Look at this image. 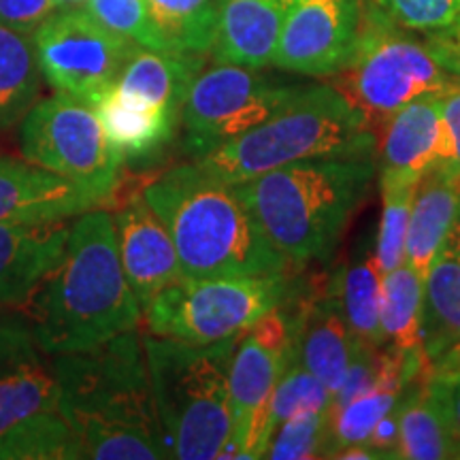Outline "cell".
<instances>
[{
	"mask_svg": "<svg viewBox=\"0 0 460 460\" xmlns=\"http://www.w3.org/2000/svg\"><path fill=\"white\" fill-rule=\"evenodd\" d=\"M111 216L126 279L146 309L160 290L183 278L175 243L141 192Z\"/></svg>",
	"mask_w": 460,
	"mask_h": 460,
	"instance_id": "9a60e30c",
	"label": "cell"
},
{
	"mask_svg": "<svg viewBox=\"0 0 460 460\" xmlns=\"http://www.w3.org/2000/svg\"><path fill=\"white\" fill-rule=\"evenodd\" d=\"M337 75L335 85L365 111L373 130L396 109L454 82L427 41L411 37L373 3L362 17L354 54Z\"/></svg>",
	"mask_w": 460,
	"mask_h": 460,
	"instance_id": "9c48e42d",
	"label": "cell"
},
{
	"mask_svg": "<svg viewBox=\"0 0 460 460\" xmlns=\"http://www.w3.org/2000/svg\"><path fill=\"white\" fill-rule=\"evenodd\" d=\"M54 358L15 312L0 314V460H75Z\"/></svg>",
	"mask_w": 460,
	"mask_h": 460,
	"instance_id": "52a82bcc",
	"label": "cell"
},
{
	"mask_svg": "<svg viewBox=\"0 0 460 460\" xmlns=\"http://www.w3.org/2000/svg\"><path fill=\"white\" fill-rule=\"evenodd\" d=\"M32 41L45 82L90 105L111 88L137 48L84 7L60 9L32 34Z\"/></svg>",
	"mask_w": 460,
	"mask_h": 460,
	"instance_id": "4fadbf2b",
	"label": "cell"
},
{
	"mask_svg": "<svg viewBox=\"0 0 460 460\" xmlns=\"http://www.w3.org/2000/svg\"><path fill=\"white\" fill-rule=\"evenodd\" d=\"M15 312L49 356L84 352L139 331L143 309L126 279L107 209L73 217L60 258Z\"/></svg>",
	"mask_w": 460,
	"mask_h": 460,
	"instance_id": "6da1fadb",
	"label": "cell"
},
{
	"mask_svg": "<svg viewBox=\"0 0 460 460\" xmlns=\"http://www.w3.org/2000/svg\"><path fill=\"white\" fill-rule=\"evenodd\" d=\"M298 295L241 332L234 348L228 377L234 458H264L267 452L273 393L295 352Z\"/></svg>",
	"mask_w": 460,
	"mask_h": 460,
	"instance_id": "8fae6325",
	"label": "cell"
},
{
	"mask_svg": "<svg viewBox=\"0 0 460 460\" xmlns=\"http://www.w3.org/2000/svg\"><path fill=\"white\" fill-rule=\"evenodd\" d=\"M460 345V256L444 245L422 286L420 349L429 367Z\"/></svg>",
	"mask_w": 460,
	"mask_h": 460,
	"instance_id": "cb8c5ba5",
	"label": "cell"
},
{
	"mask_svg": "<svg viewBox=\"0 0 460 460\" xmlns=\"http://www.w3.org/2000/svg\"><path fill=\"white\" fill-rule=\"evenodd\" d=\"M141 194L169 230L183 278H256L296 269L267 239L233 183L197 163L158 172Z\"/></svg>",
	"mask_w": 460,
	"mask_h": 460,
	"instance_id": "3957f363",
	"label": "cell"
},
{
	"mask_svg": "<svg viewBox=\"0 0 460 460\" xmlns=\"http://www.w3.org/2000/svg\"><path fill=\"white\" fill-rule=\"evenodd\" d=\"M51 358L75 458H169L139 331Z\"/></svg>",
	"mask_w": 460,
	"mask_h": 460,
	"instance_id": "7a4b0ae2",
	"label": "cell"
},
{
	"mask_svg": "<svg viewBox=\"0 0 460 460\" xmlns=\"http://www.w3.org/2000/svg\"><path fill=\"white\" fill-rule=\"evenodd\" d=\"M376 7L407 31L439 32L460 17V0H376Z\"/></svg>",
	"mask_w": 460,
	"mask_h": 460,
	"instance_id": "836d02e7",
	"label": "cell"
},
{
	"mask_svg": "<svg viewBox=\"0 0 460 460\" xmlns=\"http://www.w3.org/2000/svg\"><path fill=\"white\" fill-rule=\"evenodd\" d=\"M203 68V58L172 54L137 45L126 62L115 88L124 94L158 107L171 118L180 119L181 105L194 75Z\"/></svg>",
	"mask_w": 460,
	"mask_h": 460,
	"instance_id": "7402d4cb",
	"label": "cell"
},
{
	"mask_svg": "<svg viewBox=\"0 0 460 460\" xmlns=\"http://www.w3.org/2000/svg\"><path fill=\"white\" fill-rule=\"evenodd\" d=\"M331 284L356 341L382 348V273L376 250L360 247L331 278Z\"/></svg>",
	"mask_w": 460,
	"mask_h": 460,
	"instance_id": "484cf974",
	"label": "cell"
},
{
	"mask_svg": "<svg viewBox=\"0 0 460 460\" xmlns=\"http://www.w3.org/2000/svg\"><path fill=\"white\" fill-rule=\"evenodd\" d=\"M437 369H460V345L456 349H452L450 354H446L441 360H437L433 367H430V371H437Z\"/></svg>",
	"mask_w": 460,
	"mask_h": 460,
	"instance_id": "ab89813d",
	"label": "cell"
},
{
	"mask_svg": "<svg viewBox=\"0 0 460 460\" xmlns=\"http://www.w3.org/2000/svg\"><path fill=\"white\" fill-rule=\"evenodd\" d=\"M360 26V0H295L273 65L307 77H332L352 58Z\"/></svg>",
	"mask_w": 460,
	"mask_h": 460,
	"instance_id": "5bb4252c",
	"label": "cell"
},
{
	"mask_svg": "<svg viewBox=\"0 0 460 460\" xmlns=\"http://www.w3.org/2000/svg\"><path fill=\"white\" fill-rule=\"evenodd\" d=\"M94 207L102 203L65 177L26 158H0V224L73 220Z\"/></svg>",
	"mask_w": 460,
	"mask_h": 460,
	"instance_id": "ac0fdd59",
	"label": "cell"
},
{
	"mask_svg": "<svg viewBox=\"0 0 460 460\" xmlns=\"http://www.w3.org/2000/svg\"><path fill=\"white\" fill-rule=\"evenodd\" d=\"M422 286V275L407 261L382 278V348L401 354L420 348Z\"/></svg>",
	"mask_w": 460,
	"mask_h": 460,
	"instance_id": "f1b7e54d",
	"label": "cell"
},
{
	"mask_svg": "<svg viewBox=\"0 0 460 460\" xmlns=\"http://www.w3.org/2000/svg\"><path fill=\"white\" fill-rule=\"evenodd\" d=\"M352 349V331H349L331 279L326 290H309L305 286L296 298L292 358H296L305 369L314 373L335 396L348 373Z\"/></svg>",
	"mask_w": 460,
	"mask_h": 460,
	"instance_id": "e0dca14e",
	"label": "cell"
},
{
	"mask_svg": "<svg viewBox=\"0 0 460 460\" xmlns=\"http://www.w3.org/2000/svg\"><path fill=\"white\" fill-rule=\"evenodd\" d=\"M296 85L278 84L256 68L216 62L200 68L181 105L183 147L205 156L269 119L290 99Z\"/></svg>",
	"mask_w": 460,
	"mask_h": 460,
	"instance_id": "7c38bea8",
	"label": "cell"
},
{
	"mask_svg": "<svg viewBox=\"0 0 460 460\" xmlns=\"http://www.w3.org/2000/svg\"><path fill=\"white\" fill-rule=\"evenodd\" d=\"M102 119L109 139L119 149L124 160H141L156 154L171 143L180 128V119L160 111L158 107L124 94L115 85L92 101Z\"/></svg>",
	"mask_w": 460,
	"mask_h": 460,
	"instance_id": "603a6c76",
	"label": "cell"
},
{
	"mask_svg": "<svg viewBox=\"0 0 460 460\" xmlns=\"http://www.w3.org/2000/svg\"><path fill=\"white\" fill-rule=\"evenodd\" d=\"M305 288L295 271L256 278H181L143 309L147 332L188 343L237 337Z\"/></svg>",
	"mask_w": 460,
	"mask_h": 460,
	"instance_id": "ba28073f",
	"label": "cell"
},
{
	"mask_svg": "<svg viewBox=\"0 0 460 460\" xmlns=\"http://www.w3.org/2000/svg\"><path fill=\"white\" fill-rule=\"evenodd\" d=\"M85 3H88V0H58V4H60L62 9H65V7H84Z\"/></svg>",
	"mask_w": 460,
	"mask_h": 460,
	"instance_id": "60d3db41",
	"label": "cell"
},
{
	"mask_svg": "<svg viewBox=\"0 0 460 460\" xmlns=\"http://www.w3.org/2000/svg\"><path fill=\"white\" fill-rule=\"evenodd\" d=\"M239 337L200 345L143 335L169 458H234L228 377Z\"/></svg>",
	"mask_w": 460,
	"mask_h": 460,
	"instance_id": "8992f818",
	"label": "cell"
},
{
	"mask_svg": "<svg viewBox=\"0 0 460 460\" xmlns=\"http://www.w3.org/2000/svg\"><path fill=\"white\" fill-rule=\"evenodd\" d=\"M20 152L28 163L65 177L99 203L113 197L122 175L124 156L96 109L62 92L39 99L22 119Z\"/></svg>",
	"mask_w": 460,
	"mask_h": 460,
	"instance_id": "30bf717a",
	"label": "cell"
},
{
	"mask_svg": "<svg viewBox=\"0 0 460 460\" xmlns=\"http://www.w3.org/2000/svg\"><path fill=\"white\" fill-rule=\"evenodd\" d=\"M331 411H301L284 420L269 439L264 458H324Z\"/></svg>",
	"mask_w": 460,
	"mask_h": 460,
	"instance_id": "1f68e13d",
	"label": "cell"
},
{
	"mask_svg": "<svg viewBox=\"0 0 460 460\" xmlns=\"http://www.w3.org/2000/svg\"><path fill=\"white\" fill-rule=\"evenodd\" d=\"M295 0H217L211 54L216 62L247 68L273 65L284 20Z\"/></svg>",
	"mask_w": 460,
	"mask_h": 460,
	"instance_id": "d6986e66",
	"label": "cell"
},
{
	"mask_svg": "<svg viewBox=\"0 0 460 460\" xmlns=\"http://www.w3.org/2000/svg\"><path fill=\"white\" fill-rule=\"evenodd\" d=\"M84 9L96 22L119 37L128 39L130 43L166 51L147 13L146 0H88Z\"/></svg>",
	"mask_w": 460,
	"mask_h": 460,
	"instance_id": "d6a6232c",
	"label": "cell"
},
{
	"mask_svg": "<svg viewBox=\"0 0 460 460\" xmlns=\"http://www.w3.org/2000/svg\"><path fill=\"white\" fill-rule=\"evenodd\" d=\"M458 200L460 171L450 163L433 166L418 181L407 226L405 261L422 275V279L450 234Z\"/></svg>",
	"mask_w": 460,
	"mask_h": 460,
	"instance_id": "44dd1931",
	"label": "cell"
},
{
	"mask_svg": "<svg viewBox=\"0 0 460 460\" xmlns=\"http://www.w3.org/2000/svg\"><path fill=\"white\" fill-rule=\"evenodd\" d=\"M166 51L203 58L214 48L217 0H146Z\"/></svg>",
	"mask_w": 460,
	"mask_h": 460,
	"instance_id": "83f0119b",
	"label": "cell"
},
{
	"mask_svg": "<svg viewBox=\"0 0 460 460\" xmlns=\"http://www.w3.org/2000/svg\"><path fill=\"white\" fill-rule=\"evenodd\" d=\"M427 43L446 73L454 82H460V17L444 31L430 32Z\"/></svg>",
	"mask_w": 460,
	"mask_h": 460,
	"instance_id": "8d00e7d4",
	"label": "cell"
},
{
	"mask_svg": "<svg viewBox=\"0 0 460 460\" xmlns=\"http://www.w3.org/2000/svg\"><path fill=\"white\" fill-rule=\"evenodd\" d=\"M416 177L382 171L379 190H382V220L377 228L376 261L382 278L405 262L407 226H410L411 200L418 188Z\"/></svg>",
	"mask_w": 460,
	"mask_h": 460,
	"instance_id": "f546056e",
	"label": "cell"
},
{
	"mask_svg": "<svg viewBox=\"0 0 460 460\" xmlns=\"http://www.w3.org/2000/svg\"><path fill=\"white\" fill-rule=\"evenodd\" d=\"M332 394L314 373H309L296 358L290 360L284 376L275 386L271 401V416H269V430L275 429L288 418L301 411H331Z\"/></svg>",
	"mask_w": 460,
	"mask_h": 460,
	"instance_id": "4dcf8cb0",
	"label": "cell"
},
{
	"mask_svg": "<svg viewBox=\"0 0 460 460\" xmlns=\"http://www.w3.org/2000/svg\"><path fill=\"white\" fill-rule=\"evenodd\" d=\"M71 220L0 224V314L15 312L65 250Z\"/></svg>",
	"mask_w": 460,
	"mask_h": 460,
	"instance_id": "ffe728a7",
	"label": "cell"
},
{
	"mask_svg": "<svg viewBox=\"0 0 460 460\" xmlns=\"http://www.w3.org/2000/svg\"><path fill=\"white\" fill-rule=\"evenodd\" d=\"M376 169V152L332 154L278 166L234 183V190L267 239L301 269L335 254Z\"/></svg>",
	"mask_w": 460,
	"mask_h": 460,
	"instance_id": "277c9868",
	"label": "cell"
},
{
	"mask_svg": "<svg viewBox=\"0 0 460 460\" xmlns=\"http://www.w3.org/2000/svg\"><path fill=\"white\" fill-rule=\"evenodd\" d=\"M41 88L32 37L0 24V132L22 124L41 99Z\"/></svg>",
	"mask_w": 460,
	"mask_h": 460,
	"instance_id": "4316f807",
	"label": "cell"
},
{
	"mask_svg": "<svg viewBox=\"0 0 460 460\" xmlns=\"http://www.w3.org/2000/svg\"><path fill=\"white\" fill-rule=\"evenodd\" d=\"M376 130L365 111L337 85H296L290 99L237 139L194 158L226 183H241L278 166L332 154H371Z\"/></svg>",
	"mask_w": 460,
	"mask_h": 460,
	"instance_id": "5b68a950",
	"label": "cell"
},
{
	"mask_svg": "<svg viewBox=\"0 0 460 460\" xmlns=\"http://www.w3.org/2000/svg\"><path fill=\"white\" fill-rule=\"evenodd\" d=\"M441 111L450 141V163L454 169L460 171V82H452L439 92Z\"/></svg>",
	"mask_w": 460,
	"mask_h": 460,
	"instance_id": "74e56055",
	"label": "cell"
},
{
	"mask_svg": "<svg viewBox=\"0 0 460 460\" xmlns=\"http://www.w3.org/2000/svg\"><path fill=\"white\" fill-rule=\"evenodd\" d=\"M427 386L439 402L460 450V369L429 371Z\"/></svg>",
	"mask_w": 460,
	"mask_h": 460,
	"instance_id": "d590c367",
	"label": "cell"
},
{
	"mask_svg": "<svg viewBox=\"0 0 460 460\" xmlns=\"http://www.w3.org/2000/svg\"><path fill=\"white\" fill-rule=\"evenodd\" d=\"M427 377L416 379L399 402V447L396 458L441 460L460 458V450L439 402L427 386Z\"/></svg>",
	"mask_w": 460,
	"mask_h": 460,
	"instance_id": "d4e9b609",
	"label": "cell"
},
{
	"mask_svg": "<svg viewBox=\"0 0 460 460\" xmlns=\"http://www.w3.org/2000/svg\"><path fill=\"white\" fill-rule=\"evenodd\" d=\"M447 250H452L454 254L460 256V200H458V209H456V216H454V222H452V228H450V234H447L446 243H444Z\"/></svg>",
	"mask_w": 460,
	"mask_h": 460,
	"instance_id": "f35d334b",
	"label": "cell"
},
{
	"mask_svg": "<svg viewBox=\"0 0 460 460\" xmlns=\"http://www.w3.org/2000/svg\"><path fill=\"white\" fill-rule=\"evenodd\" d=\"M60 9L58 0H0V24L32 37Z\"/></svg>",
	"mask_w": 460,
	"mask_h": 460,
	"instance_id": "e575fe53",
	"label": "cell"
},
{
	"mask_svg": "<svg viewBox=\"0 0 460 460\" xmlns=\"http://www.w3.org/2000/svg\"><path fill=\"white\" fill-rule=\"evenodd\" d=\"M379 171L422 180L424 172L450 160V141L439 92L402 105L376 130Z\"/></svg>",
	"mask_w": 460,
	"mask_h": 460,
	"instance_id": "2e32d148",
	"label": "cell"
}]
</instances>
